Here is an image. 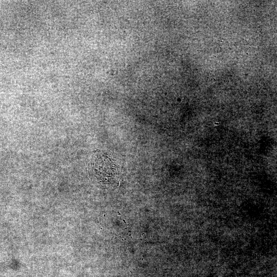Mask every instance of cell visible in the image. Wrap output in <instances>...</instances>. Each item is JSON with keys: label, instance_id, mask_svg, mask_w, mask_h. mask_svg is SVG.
Segmentation results:
<instances>
[{"label": "cell", "instance_id": "obj_1", "mask_svg": "<svg viewBox=\"0 0 277 277\" xmlns=\"http://www.w3.org/2000/svg\"><path fill=\"white\" fill-rule=\"evenodd\" d=\"M96 172L105 182H111L117 175L116 166L113 161L104 154H100L95 162Z\"/></svg>", "mask_w": 277, "mask_h": 277}]
</instances>
